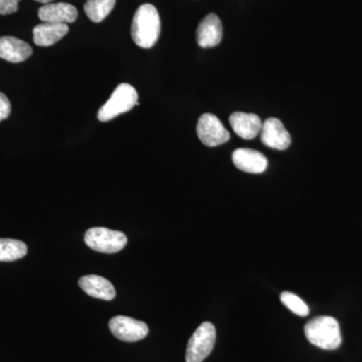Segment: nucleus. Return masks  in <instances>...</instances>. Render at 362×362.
<instances>
[{
  "label": "nucleus",
  "mask_w": 362,
  "mask_h": 362,
  "mask_svg": "<svg viewBox=\"0 0 362 362\" xmlns=\"http://www.w3.org/2000/svg\"><path fill=\"white\" fill-rule=\"evenodd\" d=\"M232 159L235 168L244 173H254V175L264 173L268 166L266 156L257 150L249 148L235 150L233 152Z\"/></svg>",
  "instance_id": "nucleus-10"
},
{
  "label": "nucleus",
  "mask_w": 362,
  "mask_h": 362,
  "mask_svg": "<svg viewBox=\"0 0 362 362\" xmlns=\"http://www.w3.org/2000/svg\"><path fill=\"white\" fill-rule=\"evenodd\" d=\"M35 1L40 2V4H51V2L54 1V0H35Z\"/></svg>",
  "instance_id": "nucleus-21"
},
{
  "label": "nucleus",
  "mask_w": 362,
  "mask_h": 362,
  "mask_svg": "<svg viewBox=\"0 0 362 362\" xmlns=\"http://www.w3.org/2000/svg\"><path fill=\"white\" fill-rule=\"evenodd\" d=\"M112 334L125 342H136L148 335L149 328L146 323L127 316H116L109 322Z\"/></svg>",
  "instance_id": "nucleus-7"
},
{
  "label": "nucleus",
  "mask_w": 362,
  "mask_h": 362,
  "mask_svg": "<svg viewBox=\"0 0 362 362\" xmlns=\"http://www.w3.org/2000/svg\"><path fill=\"white\" fill-rule=\"evenodd\" d=\"M28 254V246L21 240L0 239V262H13Z\"/></svg>",
  "instance_id": "nucleus-17"
},
{
  "label": "nucleus",
  "mask_w": 362,
  "mask_h": 362,
  "mask_svg": "<svg viewBox=\"0 0 362 362\" xmlns=\"http://www.w3.org/2000/svg\"><path fill=\"white\" fill-rule=\"evenodd\" d=\"M32 54V47L28 42L13 37H0V58L16 64L25 61Z\"/></svg>",
  "instance_id": "nucleus-13"
},
{
  "label": "nucleus",
  "mask_w": 362,
  "mask_h": 362,
  "mask_svg": "<svg viewBox=\"0 0 362 362\" xmlns=\"http://www.w3.org/2000/svg\"><path fill=\"white\" fill-rule=\"evenodd\" d=\"M197 133L199 140L206 146H220L230 140V135L221 122L218 117L214 114H204L199 118L197 126Z\"/></svg>",
  "instance_id": "nucleus-6"
},
{
  "label": "nucleus",
  "mask_w": 362,
  "mask_h": 362,
  "mask_svg": "<svg viewBox=\"0 0 362 362\" xmlns=\"http://www.w3.org/2000/svg\"><path fill=\"white\" fill-rule=\"evenodd\" d=\"M115 4L116 0H87L85 13L93 23H99L113 11Z\"/></svg>",
  "instance_id": "nucleus-16"
},
{
  "label": "nucleus",
  "mask_w": 362,
  "mask_h": 362,
  "mask_svg": "<svg viewBox=\"0 0 362 362\" xmlns=\"http://www.w3.org/2000/svg\"><path fill=\"white\" fill-rule=\"evenodd\" d=\"M85 243L94 251L114 254L120 252L127 245V238L123 233L106 228H92L85 233Z\"/></svg>",
  "instance_id": "nucleus-5"
},
{
  "label": "nucleus",
  "mask_w": 362,
  "mask_h": 362,
  "mask_svg": "<svg viewBox=\"0 0 362 362\" xmlns=\"http://www.w3.org/2000/svg\"><path fill=\"white\" fill-rule=\"evenodd\" d=\"M259 133L261 141L270 148L285 150L291 144V136L277 118L267 119Z\"/></svg>",
  "instance_id": "nucleus-8"
},
{
  "label": "nucleus",
  "mask_w": 362,
  "mask_h": 362,
  "mask_svg": "<svg viewBox=\"0 0 362 362\" xmlns=\"http://www.w3.org/2000/svg\"><path fill=\"white\" fill-rule=\"evenodd\" d=\"M160 32V16L156 6L142 4L136 11L131 26L133 42L142 49H150L156 44Z\"/></svg>",
  "instance_id": "nucleus-1"
},
{
  "label": "nucleus",
  "mask_w": 362,
  "mask_h": 362,
  "mask_svg": "<svg viewBox=\"0 0 362 362\" xmlns=\"http://www.w3.org/2000/svg\"><path fill=\"white\" fill-rule=\"evenodd\" d=\"M21 0H0V14L8 16L16 13Z\"/></svg>",
  "instance_id": "nucleus-19"
},
{
  "label": "nucleus",
  "mask_w": 362,
  "mask_h": 362,
  "mask_svg": "<svg viewBox=\"0 0 362 362\" xmlns=\"http://www.w3.org/2000/svg\"><path fill=\"white\" fill-rule=\"evenodd\" d=\"M68 32L69 26L66 25L40 23L33 28V42L40 47H49L63 39Z\"/></svg>",
  "instance_id": "nucleus-15"
},
{
  "label": "nucleus",
  "mask_w": 362,
  "mask_h": 362,
  "mask_svg": "<svg viewBox=\"0 0 362 362\" xmlns=\"http://www.w3.org/2000/svg\"><path fill=\"white\" fill-rule=\"evenodd\" d=\"M138 104L137 90L129 84H121L112 93L110 99L98 111V120L108 122L130 111Z\"/></svg>",
  "instance_id": "nucleus-3"
},
{
  "label": "nucleus",
  "mask_w": 362,
  "mask_h": 362,
  "mask_svg": "<svg viewBox=\"0 0 362 362\" xmlns=\"http://www.w3.org/2000/svg\"><path fill=\"white\" fill-rule=\"evenodd\" d=\"M78 285L85 293L97 299L111 301L116 296L115 288L107 279L98 275L84 276L78 281Z\"/></svg>",
  "instance_id": "nucleus-14"
},
{
  "label": "nucleus",
  "mask_w": 362,
  "mask_h": 362,
  "mask_svg": "<svg viewBox=\"0 0 362 362\" xmlns=\"http://www.w3.org/2000/svg\"><path fill=\"white\" fill-rule=\"evenodd\" d=\"M216 327L211 322H204L194 331L188 341L185 361L202 362L213 351L216 344Z\"/></svg>",
  "instance_id": "nucleus-4"
},
{
  "label": "nucleus",
  "mask_w": 362,
  "mask_h": 362,
  "mask_svg": "<svg viewBox=\"0 0 362 362\" xmlns=\"http://www.w3.org/2000/svg\"><path fill=\"white\" fill-rule=\"evenodd\" d=\"M304 333L308 341L318 349L334 350L341 345L339 323L331 316H319L308 321Z\"/></svg>",
  "instance_id": "nucleus-2"
},
{
  "label": "nucleus",
  "mask_w": 362,
  "mask_h": 362,
  "mask_svg": "<svg viewBox=\"0 0 362 362\" xmlns=\"http://www.w3.org/2000/svg\"><path fill=\"white\" fill-rule=\"evenodd\" d=\"M281 302L298 316L305 317L309 314V307L303 300L291 292H283L281 294Z\"/></svg>",
  "instance_id": "nucleus-18"
},
{
  "label": "nucleus",
  "mask_w": 362,
  "mask_h": 362,
  "mask_svg": "<svg viewBox=\"0 0 362 362\" xmlns=\"http://www.w3.org/2000/svg\"><path fill=\"white\" fill-rule=\"evenodd\" d=\"M11 105L8 98L0 93V122L6 120L11 115Z\"/></svg>",
  "instance_id": "nucleus-20"
},
{
  "label": "nucleus",
  "mask_w": 362,
  "mask_h": 362,
  "mask_svg": "<svg viewBox=\"0 0 362 362\" xmlns=\"http://www.w3.org/2000/svg\"><path fill=\"white\" fill-rule=\"evenodd\" d=\"M230 123L235 134L243 139H254L261 132V118L256 114L235 112L230 117Z\"/></svg>",
  "instance_id": "nucleus-12"
},
{
  "label": "nucleus",
  "mask_w": 362,
  "mask_h": 362,
  "mask_svg": "<svg viewBox=\"0 0 362 362\" xmlns=\"http://www.w3.org/2000/svg\"><path fill=\"white\" fill-rule=\"evenodd\" d=\"M39 18L44 23L66 25L77 20L78 11L75 6L65 2L47 4L39 9Z\"/></svg>",
  "instance_id": "nucleus-11"
},
{
  "label": "nucleus",
  "mask_w": 362,
  "mask_h": 362,
  "mask_svg": "<svg viewBox=\"0 0 362 362\" xmlns=\"http://www.w3.org/2000/svg\"><path fill=\"white\" fill-rule=\"evenodd\" d=\"M223 39V25L216 14L206 16L199 23L197 30V42L199 47H214Z\"/></svg>",
  "instance_id": "nucleus-9"
}]
</instances>
